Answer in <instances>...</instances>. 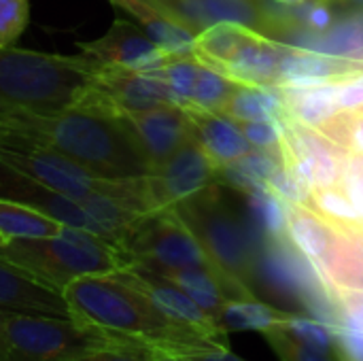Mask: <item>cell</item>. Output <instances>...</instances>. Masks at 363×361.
<instances>
[{
  "label": "cell",
  "instance_id": "33",
  "mask_svg": "<svg viewBox=\"0 0 363 361\" xmlns=\"http://www.w3.org/2000/svg\"><path fill=\"white\" fill-rule=\"evenodd\" d=\"M30 23V0H0V47H15Z\"/></svg>",
  "mask_w": 363,
  "mask_h": 361
},
{
  "label": "cell",
  "instance_id": "16",
  "mask_svg": "<svg viewBox=\"0 0 363 361\" xmlns=\"http://www.w3.org/2000/svg\"><path fill=\"white\" fill-rule=\"evenodd\" d=\"M125 268L132 272L134 281L145 289V294L157 304V309L164 315H168L172 321L194 328V330H200L215 338L221 336L215 321L179 285H174L172 281H168L147 268H140V266H125Z\"/></svg>",
  "mask_w": 363,
  "mask_h": 361
},
{
  "label": "cell",
  "instance_id": "3",
  "mask_svg": "<svg viewBox=\"0 0 363 361\" xmlns=\"http://www.w3.org/2000/svg\"><path fill=\"white\" fill-rule=\"evenodd\" d=\"M98 70L100 64L83 53L60 55L0 47V106L55 115L89 89Z\"/></svg>",
  "mask_w": 363,
  "mask_h": 361
},
{
  "label": "cell",
  "instance_id": "7",
  "mask_svg": "<svg viewBox=\"0 0 363 361\" xmlns=\"http://www.w3.org/2000/svg\"><path fill=\"white\" fill-rule=\"evenodd\" d=\"M117 249L125 266H143L149 270L215 268L198 238L172 209L153 211L136 219Z\"/></svg>",
  "mask_w": 363,
  "mask_h": 361
},
{
  "label": "cell",
  "instance_id": "24",
  "mask_svg": "<svg viewBox=\"0 0 363 361\" xmlns=\"http://www.w3.org/2000/svg\"><path fill=\"white\" fill-rule=\"evenodd\" d=\"M255 32L245 30L240 26L232 23H217L206 28L204 32L198 34L196 38V57L204 64H211L215 68L225 66L234 53L253 36Z\"/></svg>",
  "mask_w": 363,
  "mask_h": 361
},
{
  "label": "cell",
  "instance_id": "21",
  "mask_svg": "<svg viewBox=\"0 0 363 361\" xmlns=\"http://www.w3.org/2000/svg\"><path fill=\"white\" fill-rule=\"evenodd\" d=\"M287 315L289 313L268 302H262L259 298H242V300H230L215 317V326L221 334H236V332L266 334L279 328Z\"/></svg>",
  "mask_w": 363,
  "mask_h": 361
},
{
  "label": "cell",
  "instance_id": "31",
  "mask_svg": "<svg viewBox=\"0 0 363 361\" xmlns=\"http://www.w3.org/2000/svg\"><path fill=\"white\" fill-rule=\"evenodd\" d=\"M281 361H345L340 351H321L291 338L283 328H274L264 334Z\"/></svg>",
  "mask_w": 363,
  "mask_h": 361
},
{
  "label": "cell",
  "instance_id": "17",
  "mask_svg": "<svg viewBox=\"0 0 363 361\" xmlns=\"http://www.w3.org/2000/svg\"><path fill=\"white\" fill-rule=\"evenodd\" d=\"M285 51V45L253 34L219 70L245 85H281V62Z\"/></svg>",
  "mask_w": 363,
  "mask_h": 361
},
{
  "label": "cell",
  "instance_id": "11",
  "mask_svg": "<svg viewBox=\"0 0 363 361\" xmlns=\"http://www.w3.org/2000/svg\"><path fill=\"white\" fill-rule=\"evenodd\" d=\"M77 47L79 53L100 64V68L160 70L170 60L138 23L125 19H115L102 36L77 43Z\"/></svg>",
  "mask_w": 363,
  "mask_h": 361
},
{
  "label": "cell",
  "instance_id": "15",
  "mask_svg": "<svg viewBox=\"0 0 363 361\" xmlns=\"http://www.w3.org/2000/svg\"><path fill=\"white\" fill-rule=\"evenodd\" d=\"M0 311L19 315L72 317L64 294L43 285L21 268L0 257Z\"/></svg>",
  "mask_w": 363,
  "mask_h": 361
},
{
  "label": "cell",
  "instance_id": "38",
  "mask_svg": "<svg viewBox=\"0 0 363 361\" xmlns=\"http://www.w3.org/2000/svg\"><path fill=\"white\" fill-rule=\"evenodd\" d=\"M332 26V11L323 0H311L308 13H306V28L323 32Z\"/></svg>",
  "mask_w": 363,
  "mask_h": 361
},
{
  "label": "cell",
  "instance_id": "35",
  "mask_svg": "<svg viewBox=\"0 0 363 361\" xmlns=\"http://www.w3.org/2000/svg\"><path fill=\"white\" fill-rule=\"evenodd\" d=\"M283 121L285 119H259L240 123L247 140L255 149H279L283 143Z\"/></svg>",
  "mask_w": 363,
  "mask_h": 361
},
{
  "label": "cell",
  "instance_id": "36",
  "mask_svg": "<svg viewBox=\"0 0 363 361\" xmlns=\"http://www.w3.org/2000/svg\"><path fill=\"white\" fill-rule=\"evenodd\" d=\"M336 104L345 111H363V85L355 81L338 83Z\"/></svg>",
  "mask_w": 363,
  "mask_h": 361
},
{
  "label": "cell",
  "instance_id": "39",
  "mask_svg": "<svg viewBox=\"0 0 363 361\" xmlns=\"http://www.w3.org/2000/svg\"><path fill=\"white\" fill-rule=\"evenodd\" d=\"M108 2L128 11L130 15H134L140 9H157L164 13H168V9H170V0H108Z\"/></svg>",
  "mask_w": 363,
  "mask_h": 361
},
{
  "label": "cell",
  "instance_id": "18",
  "mask_svg": "<svg viewBox=\"0 0 363 361\" xmlns=\"http://www.w3.org/2000/svg\"><path fill=\"white\" fill-rule=\"evenodd\" d=\"M189 115L194 126V138L202 145V149L219 168L238 162L253 149L240 123L234 121L232 117L223 113H194V111H189Z\"/></svg>",
  "mask_w": 363,
  "mask_h": 361
},
{
  "label": "cell",
  "instance_id": "8",
  "mask_svg": "<svg viewBox=\"0 0 363 361\" xmlns=\"http://www.w3.org/2000/svg\"><path fill=\"white\" fill-rule=\"evenodd\" d=\"M0 162L79 204L108 185L106 179L94 177L70 157L34 143L0 147Z\"/></svg>",
  "mask_w": 363,
  "mask_h": 361
},
{
  "label": "cell",
  "instance_id": "1",
  "mask_svg": "<svg viewBox=\"0 0 363 361\" xmlns=\"http://www.w3.org/2000/svg\"><path fill=\"white\" fill-rule=\"evenodd\" d=\"M64 298L74 319L113 336L140 340L172 353L219 345V338L164 315L128 268L83 277L64 289Z\"/></svg>",
  "mask_w": 363,
  "mask_h": 361
},
{
  "label": "cell",
  "instance_id": "6",
  "mask_svg": "<svg viewBox=\"0 0 363 361\" xmlns=\"http://www.w3.org/2000/svg\"><path fill=\"white\" fill-rule=\"evenodd\" d=\"M2 334L9 347L6 361H64L121 338L74 317L19 313L4 315Z\"/></svg>",
  "mask_w": 363,
  "mask_h": 361
},
{
  "label": "cell",
  "instance_id": "26",
  "mask_svg": "<svg viewBox=\"0 0 363 361\" xmlns=\"http://www.w3.org/2000/svg\"><path fill=\"white\" fill-rule=\"evenodd\" d=\"M247 211L249 219L266 238L287 234V206L270 187L247 191Z\"/></svg>",
  "mask_w": 363,
  "mask_h": 361
},
{
  "label": "cell",
  "instance_id": "22",
  "mask_svg": "<svg viewBox=\"0 0 363 361\" xmlns=\"http://www.w3.org/2000/svg\"><path fill=\"white\" fill-rule=\"evenodd\" d=\"M136 23L147 32V36L164 49L170 57L194 55L198 34L191 32L185 23H181L170 13L157 9H140L132 15Z\"/></svg>",
  "mask_w": 363,
  "mask_h": 361
},
{
  "label": "cell",
  "instance_id": "20",
  "mask_svg": "<svg viewBox=\"0 0 363 361\" xmlns=\"http://www.w3.org/2000/svg\"><path fill=\"white\" fill-rule=\"evenodd\" d=\"M223 115L238 123L259 119H287V102L279 85H245L240 83L228 100Z\"/></svg>",
  "mask_w": 363,
  "mask_h": 361
},
{
  "label": "cell",
  "instance_id": "25",
  "mask_svg": "<svg viewBox=\"0 0 363 361\" xmlns=\"http://www.w3.org/2000/svg\"><path fill=\"white\" fill-rule=\"evenodd\" d=\"M240 83L234 81L223 70L200 62L198 83L194 89V100H191L189 111H194V113H223L228 100L232 98L234 89Z\"/></svg>",
  "mask_w": 363,
  "mask_h": 361
},
{
  "label": "cell",
  "instance_id": "41",
  "mask_svg": "<svg viewBox=\"0 0 363 361\" xmlns=\"http://www.w3.org/2000/svg\"><path fill=\"white\" fill-rule=\"evenodd\" d=\"M4 315H6V313H2V311H0V361L9 360V347H6V340H4V334H2V321H4Z\"/></svg>",
  "mask_w": 363,
  "mask_h": 361
},
{
  "label": "cell",
  "instance_id": "27",
  "mask_svg": "<svg viewBox=\"0 0 363 361\" xmlns=\"http://www.w3.org/2000/svg\"><path fill=\"white\" fill-rule=\"evenodd\" d=\"M306 206L315 209L330 226L340 230H351L363 221V217L357 213V209L353 206V202L340 185L311 191V200Z\"/></svg>",
  "mask_w": 363,
  "mask_h": 361
},
{
  "label": "cell",
  "instance_id": "9",
  "mask_svg": "<svg viewBox=\"0 0 363 361\" xmlns=\"http://www.w3.org/2000/svg\"><path fill=\"white\" fill-rule=\"evenodd\" d=\"M168 13L196 34L217 23H232L274 43L294 26L289 17L274 13L270 0H170Z\"/></svg>",
  "mask_w": 363,
  "mask_h": 361
},
{
  "label": "cell",
  "instance_id": "2",
  "mask_svg": "<svg viewBox=\"0 0 363 361\" xmlns=\"http://www.w3.org/2000/svg\"><path fill=\"white\" fill-rule=\"evenodd\" d=\"M34 143L70 157L94 177L106 181L136 179L151 172V164L128 117L89 89L60 113L38 115Z\"/></svg>",
  "mask_w": 363,
  "mask_h": 361
},
{
  "label": "cell",
  "instance_id": "14",
  "mask_svg": "<svg viewBox=\"0 0 363 361\" xmlns=\"http://www.w3.org/2000/svg\"><path fill=\"white\" fill-rule=\"evenodd\" d=\"M0 198L36 209L64 226L91 232L89 219L79 202L32 181L30 177L17 172L15 168L6 166L4 162H0Z\"/></svg>",
  "mask_w": 363,
  "mask_h": 361
},
{
  "label": "cell",
  "instance_id": "32",
  "mask_svg": "<svg viewBox=\"0 0 363 361\" xmlns=\"http://www.w3.org/2000/svg\"><path fill=\"white\" fill-rule=\"evenodd\" d=\"M38 115L0 106V147L34 143V121Z\"/></svg>",
  "mask_w": 363,
  "mask_h": 361
},
{
  "label": "cell",
  "instance_id": "12",
  "mask_svg": "<svg viewBox=\"0 0 363 361\" xmlns=\"http://www.w3.org/2000/svg\"><path fill=\"white\" fill-rule=\"evenodd\" d=\"M89 91L123 115L172 102L162 68L160 70L100 68L89 85Z\"/></svg>",
  "mask_w": 363,
  "mask_h": 361
},
{
  "label": "cell",
  "instance_id": "29",
  "mask_svg": "<svg viewBox=\"0 0 363 361\" xmlns=\"http://www.w3.org/2000/svg\"><path fill=\"white\" fill-rule=\"evenodd\" d=\"M283 328L291 338L321 349V351H340L338 347V328L330 326L321 319H315L311 315L304 313H289L285 317V321L279 326Z\"/></svg>",
  "mask_w": 363,
  "mask_h": 361
},
{
  "label": "cell",
  "instance_id": "30",
  "mask_svg": "<svg viewBox=\"0 0 363 361\" xmlns=\"http://www.w3.org/2000/svg\"><path fill=\"white\" fill-rule=\"evenodd\" d=\"M155 357H157L155 347L132 338H119L108 345L81 351L64 361H155Z\"/></svg>",
  "mask_w": 363,
  "mask_h": 361
},
{
  "label": "cell",
  "instance_id": "10",
  "mask_svg": "<svg viewBox=\"0 0 363 361\" xmlns=\"http://www.w3.org/2000/svg\"><path fill=\"white\" fill-rule=\"evenodd\" d=\"M219 179V166L208 157L202 145L191 138L164 164L147 174L151 200L157 211L194 198Z\"/></svg>",
  "mask_w": 363,
  "mask_h": 361
},
{
  "label": "cell",
  "instance_id": "34",
  "mask_svg": "<svg viewBox=\"0 0 363 361\" xmlns=\"http://www.w3.org/2000/svg\"><path fill=\"white\" fill-rule=\"evenodd\" d=\"M268 187L285 202V204H308L311 200V189L285 166H279L270 179H268Z\"/></svg>",
  "mask_w": 363,
  "mask_h": 361
},
{
  "label": "cell",
  "instance_id": "40",
  "mask_svg": "<svg viewBox=\"0 0 363 361\" xmlns=\"http://www.w3.org/2000/svg\"><path fill=\"white\" fill-rule=\"evenodd\" d=\"M345 174L363 179V153H347L345 155Z\"/></svg>",
  "mask_w": 363,
  "mask_h": 361
},
{
  "label": "cell",
  "instance_id": "4",
  "mask_svg": "<svg viewBox=\"0 0 363 361\" xmlns=\"http://www.w3.org/2000/svg\"><path fill=\"white\" fill-rule=\"evenodd\" d=\"M0 257L60 294L83 277L108 274L125 268L115 245L70 226H62V230L51 236L0 245Z\"/></svg>",
  "mask_w": 363,
  "mask_h": 361
},
{
  "label": "cell",
  "instance_id": "42",
  "mask_svg": "<svg viewBox=\"0 0 363 361\" xmlns=\"http://www.w3.org/2000/svg\"><path fill=\"white\" fill-rule=\"evenodd\" d=\"M155 361H185L179 353H172V351H164V349H157V357Z\"/></svg>",
  "mask_w": 363,
  "mask_h": 361
},
{
  "label": "cell",
  "instance_id": "19",
  "mask_svg": "<svg viewBox=\"0 0 363 361\" xmlns=\"http://www.w3.org/2000/svg\"><path fill=\"white\" fill-rule=\"evenodd\" d=\"M287 206V236L289 240L315 264L323 268L336 240V230L311 206L285 204Z\"/></svg>",
  "mask_w": 363,
  "mask_h": 361
},
{
  "label": "cell",
  "instance_id": "28",
  "mask_svg": "<svg viewBox=\"0 0 363 361\" xmlns=\"http://www.w3.org/2000/svg\"><path fill=\"white\" fill-rule=\"evenodd\" d=\"M198 72H200V60L196 55L170 57L162 66V74L166 79L172 104L183 106L185 111L191 109L194 89L198 83Z\"/></svg>",
  "mask_w": 363,
  "mask_h": 361
},
{
  "label": "cell",
  "instance_id": "5",
  "mask_svg": "<svg viewBox=\"0 0 363 361\" xmlns=\"http://www.w3.org/2000/svg\"><path fill=\"white\" fill-rule=\"evenodd\" d=\"M179 219L198 238L213 266L230 281L242 285L253 294V268L259 245L266 236L247 217H238L228 209L219 187L213 183L204 191L196 194L172 206Z\"/></svg>",
  "mask_w": 363,
  "mask_h": 361
},
{
  "label": "cell",
  "instance_id": "37",
  "mask_svg": "<svg viewBox=\"0 0 363 361\" xmlns=\"http://www.w3.org/2000/svg\"><path fill=\"white\" fill-rule=\"evenodd\" d=\"M179 355L185 361H245L221 345L204 347V349H191V351H183Z\"/></svg>",
  "mask_w": 363,
  "mask_h": 361
},
{
  "label": "cell",
  "instance_id": "23",
  "mask_svg": "<svg viewBox=\"0 0 363 361\" xmlns=\"http://www.w3.org/2000/svg\"><path fill=\"white\" fill-rule=\"evenodd\" d=\"M64 223L26 204L0 198V245L57 234Z\"/></svg>",
  "mask_w": 363,
  "mask_h": 361
},
{
  "label": "cell",
  "instance_id": "13",
  "mask_svg": "<svg viewBox=\"0 0 363 361\" xmlns=\"http://www.w3.org/2000/svg\"><path fill=\"white\" fill-rule=\"evenodd\" d=\"M125 117L151 164V170L164 164L172 153H177L187 140L194 138L189 111L172 102L130 113Z\"/></svg>",
  "mask_w": 363,
  "mask_h": 361
},
{
  "label": "cell",
  "instance_id": "43",
  "mask_svg": "<svg viewBox=\"0 0 363 361\" xmlns=\"http://www.w3.org/2000/svg\"><path fill=\"white\" fill-rule=\"evenodd\" d=\"M274 2H281V4H287V6H291V4H298V2H306V0H274Z\"/></svg>",
  "mask_w": 363,
  "mask_h": 361
}]
</instances>
